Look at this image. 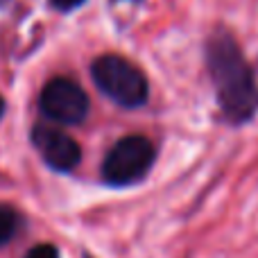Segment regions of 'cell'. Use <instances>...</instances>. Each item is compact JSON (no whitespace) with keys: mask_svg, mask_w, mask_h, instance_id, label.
Here are the masks:
<instances>
[{"mask_svg":"<svg viewBox=\"0 0 258 258\" xmlns=\"http://www.w3.org/2000/svg\"><path fill=\"white\" fill-rule=\"evenodd\" d=\"M5 3H7V0H0V5H5Z\"/></svg>","mask_w":258,"mask_h":258,"instance_id":"obj_10","label":"cell"},{"mask_svg":"<svg viewBox=\"0 0 258 258\" xmlns=\"http://www.w3.org/2000/svg\"><path fill=\"white\" fill-rule=\"evenodd\" d=\"M41 111L61 125H80L89 113V98L77 82L54 77L41 91Z\"/></svg>","mask_w":258,"mask_h":258,"instance_id":"obj_4","label":"cell"},{"mask_svg":"<svg viewBox=\"0 0 258 258\" xmlns=\"http://www.w3.org/2000/svg\"><path fill=\"white\" fill-rule=\"evenodd\" d=\"M206 63L222 116L233 125L247 122L258 109V84L240 45L227 30L209 36Z\"/></svg>","mask_w":258,"mask_h":258,"instance_id":"obj_1","label":"cell"},{"mask_svg":"<svg viewBox=\"0 0 258 258\" xmlns=\"http://www.w3.org/2000/svg\"><path fill=\"white\" fill-rule=\"evenodd\" d=\"M18 229V215L14 209L0 204V247L5 245L7 240H12V236L16 233Z\"/></svg>","mask_w":258,"mask_h":258,"instance_id":"obj_6","label":"cell"},{"mask_svg":"<svg viewBox=\"0 0 258 258\" xmlns=\"http://www.w3.org/2000/svg\"><path fill=\"white\" fill-rule=\"evenodd\" d=\"M156 159V150L145 136H125L109 150L102 163V179L111 186H132L145 179Z\"/></svg>","mask_w":258,"mask_h":258,"instance_id":"obj_3","label":"cell"},{"mask_svg":"<svg viewBox=\"0 0 258 258\" xmlns=\"http://www.w3.org/2000/svg\"><path fill=\"white\" fill-rule=\"evenodd\" d=\"M32 145L39 150L41 159L57 172H71L82 159V150L75 138H71L57 127L36 125L32 129Z\"/></svg>","mask_w":258,"mask_h":258,"instance_id":"obj_5","label":"cell"},{"mask_svg":"<svg viewBox=\"0 0 258 258\" xmlns=\"http://www.w3.org/2000/svg\"><path fill=\"white\" fill-rule=\"evenodd\" d=\"M91 75L98 89L120 107L136 109L147 102L150 89H147L145 75L141 73V68L120 54L98 57L91 66Z\"/></svg>","mask_w":258,"mask_h":258,"instance_id":"obj_2","label":"cell"},{"mask_svg":"<svg viewBox=\"0 0 258 258\" xmlns=\"http://www.w3.org/2000/svg\"><path fill=\"white\" fill-rule=\"evenodd\" d=\"M3 111H5V100L0 98V116H3Z\"/></svg>","mask_w":258,"mask_h":258,"instance_id":"obj_9","label":"cell"},{"mask_svg":"<svg viewBox=\"0 0 258 258\" xmlns=\"http://www.w3.org/2000/svg\"><path fill=\"white\" fill-rule=\"evenodd\" d=\"M52 7H57L59 12H71V9H77L80 5H84L86 0H50Z\"/></svg>","mask_w":258,"mask_h":258,"instance_id":"obj_8","label":"cell"},{"mask_svg":"<svg viewBox=\"0 0 258 258\" xmlns=\"http://www.w3.org/2000/svg\"><path fill=\"white\" fill-rule=\"evenodd\" d=\"M25 258H59V251H57V247L54 245L43 242V245L32 247V249L25 254Z\"/></svg>","mask_w":258,"mask_h":258,"instance_id":"obj_7","label":"cell"}]
</instances>
